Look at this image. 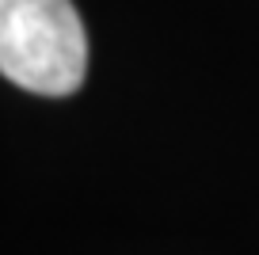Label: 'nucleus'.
I'll return each mask as SVG.
<instances>
[{"label":"nucleus","mask_w":259,"mask_h":255,"mask_svg":"<svg viewBox=\"0 0 259 255\" xmlns=\"http://www.w3.org/2000/svg\"><path fill=\"white\" fill-rule=\"evenodd\" d=\"M0 72L34 96H73L88 72L73 0H0Z\"/></svg>","instance_id":"nucleus-1"}]
</instances>
